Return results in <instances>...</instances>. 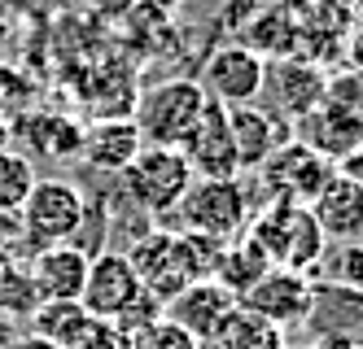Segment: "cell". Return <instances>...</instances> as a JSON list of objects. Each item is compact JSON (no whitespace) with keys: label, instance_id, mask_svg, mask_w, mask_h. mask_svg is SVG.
Segmentation results:
<instances>
[{"label":"cell","instance_id":"cell-1","mask_svg":"<svg viewBox=\"0 0 363 349\" xmlns=\"http://www.w3.org/2000/svg\"><path fill=\"white\" fill-rule=\"evenodd\" d=\"M245 236L272 258V266L302 271V275H315V266L324 258V245H328V236L320 231L315 219H311V210L294 205V201H267L263 210H254Z\"/></svg>","mask_w":363,"mask_h":349},{"label":"cell","instance_id":"cell-2","mask_svg":"<svg viewBox=\"0 0 363 349\" xmlns=\"http://www.w3.org/2000/svg\"><path fill=\"white\" fill-rule=\"evenodd\" d=\"M206 96L197 79H162L136 96V110L132 122L140 131L145 144H162V149H179L184 136L193 131V122L206 110Z\"/></svg>","mask_w":363,"mask_h":349},{"label":"cell","instance_id":"cell-3","mask_svg":"<svg viewBox=\"0 0 363 349\" xmlns=\"http://www.w3.org/2000/svg\"><path fill=\"white\" fill-rule=\"evenodd\" d=\"M175 214L184 223V231L193 236L237 240L254 219V205H250V193L241 179H193V188L175 205Z\"/></svg>","mask_w":363,"mask_h":349},{"label":"cell","instance_id":"cell-4","mask_svg":"<svg viewBox=\"0 0 363 349\" xmlns=\"http://www.w3.org/2000/svg\"><path fill=\"white\" fill-rule=\"evenodd\" d=\"M84 219H88V201L70 179H35L31 197L18 210L22 240H31L35 249L74 240L84 231Z\"/></svg>","mask_w":363,"mask_h":349},{"label":"cell","instance_id":"cell-5","mask_svg":"<svg viewBox=\"0 0 363 349\" xmlns=\"http://www.w3.org/2000/svg\"><path fill=\"white\" fill-rule=\"evenodd\" d=\"M123 193L140 214H171L184 193L193 188V171L184 162L179 149H162V144H145L136 153V162L123 175Z\"/></svg>","mask_w":363,"mask_h":349},{"label":"cell","instance_id":"cell-6","mask_svg":"<svg viewBox=\"0 0 363 349\" xmlns=\"http://www.w3.org/2000/svg\"><path fill=\"white\" fill-rule=\"evenodd\" d=\"M127 262H132L140 288H145L158 306H167L175 292H184V288L197 280L193 258H189V245H184V236H175V231L140 236L136 245L127 249Z\"/></svg>","mask_w":363,"mask_h":349},{"label":"cell","instance_id":"cell-7","mask_svg":"<svg viewBox=\"0 0 363 349\" xmlns=\"http://www.w3.org/2000/svg\"><path fill=\"white\" fill-rule=\"evenodd\" d=\"M258 179H263L267 197L272 201H294V205H311L315 201V193L337 175V166L328 162V157H320L315 149H306L302 140H284L263 166L254 171Z\"/></svg>","mask_w":363,"mask_h":349},{"label":"cell","instance_id":"cell-8","mask_svg":"<svg viewBox=\"0 0 363 349\" xmlns=\"http://www.w3.org/2000/svg\"><path fill=\"white\" fill-rule=\"evenodd\" d=\"M263 74H267V62L258 57L254 48L228 44V48H219V52L206 57L197 84L219 105H254L258 96H263Z\"/></svg>","mask_w":363,"mask_h":349},{"label":"cell","instance_id":"cell-9","mask_svg":"<svg viewBox=\"0 0 363 349\" xmlns=\"http://www.w3.org/2000/svg\"><path fill=\"white\" fill-rule=\"evenodd\" d=\"M179 153H184L193 179H241V162H237L232 131H228V110L219 101H206V110L184 136Z\"/></svg>","mask_w":363,"mask_h":349},{"label":"cell","instance_id":"cell-10","mask_svg":"<svg viewBox=\"0 0 363 349\" xmlns=\"http://www.w3.org/2000/svg\"><path fill=\"white\" fill-rule=\"evenodd\" d=\"M140 297H145V288H140V280L132 271V262H127V253H92L88 280H84V292H79V306L92 319L118 324Z\"/></svg>","mask_w":363,"mask_h":349},{"label":"cell","instance_id":"cell-11","mask_svg":"<svg viewBox=\"0 0 363 349\" xmlns=\"http://www.w3.org/2000/svg\"><path fill=\"white\" fill-rule=\"evenodd\" d=\"M311 302H315V284H311V275L284 271V266H272V271L241 297L245 310L272 319L276 328H289V324L311 319Z\"/></svg>","mask_w":363,"mask_h":349},{"label":"cell","instance_id":"cell-12","mask_svg":"<svg viewBox=\"0 0 363 349\" xmlns=\"http://www.w3.org/2000/svg\"><path fill=\"white\" fill-rule=\"evenodd\" d=\"M237 310V297L219 284V280H193L184 292H175V297L162 306V319L175 328H184L193 341H215V332L223 328V319Z\"/></svg>","mask_w":363,"mask_h":349},{"label":"cell","instance_id":"cell-13","mask_svg":"<svg viewBox=\"0 0 363 349\" xmlns=\"http://www.w3.org/2000/svg\"><path fill=\"white\" fill-rule=\"evenodd\" d=\"M294 140H302L306 149H315L320 157L337 166L342 157H350L359 144H363V122H359V110L350 105H337V101H320L306 118L294 122Z\"/></svg>","mask_w":363,"mask_h":349},{"label":"cell","instance_id":"cell-14","mask_svg":"<svg viewBox=\"0 0 363 349\" xmlns=\"http://www.w3.org/2000/svg\"><path fill=\"white\" fill-rule=\"evenodd\" d=\"M263 92L276 101L272 105V114L280 118H306L315 105L328 96V74L320 66H311V62H294V57H284V62H267V74H263Z\"/></svg>","mask_w":363,"mask_h":349},{"label":"cell","instance_id":"cell-15","mask_svg":"<svg viewBox=\"0 0 363 349\" xmlns=\"http://www.w3.org/2000/svg\"><path fill=\"white\" fill-rule=\"evenodd\" d=\"M88 262H92V253L79 249L74 240L35 249L31 262H27V275L35 284V297L40 302H79L84 280H88Z\"/></svg>","mask_w":363,"mask_h":349},{"label":"cell","instance_id":"cell-16","mask_svg":"<svg viewBox=\"0 0 363 349\" xmlns=\"http://www.w3.org/2000/svg\"><path fill=\"white\" fill-rule=\"evenodd\" d=\"M228 110V131H232V149H237L241 175H254L267 157L289 140V131L280 127V118L263 105H223Z\"/></svg>","mask_w":363,"mask_h":349},{"label":"cell","instance_id":"cell-17","mask_svg":"<svg viewBox=\"0 0 363 349\" xmlns=\"http://www.w3.org/2000/svg\"><path fill=\"white\" fill-rule=\"evenodd\" d=\"M306 210H311V219L320 223V231L328 240H337V245L363 240V183L346 179L342 171L320 188L315 201H311Z\"/></svg>","mask_w":363,"mask_h":349},{"label":"cell","instance_id":"cell-18","mask_svg":"<svg viewBox=\"0 0 363 349\" xmlns=\"http://www.w3.org/2000/svg\"><path fill=\"white\" fill-rule=\"evenodd\" d=\"M145 149L140 131L132 118H101L96 127L84 131V144H79V157L101 171V175H123L127 166L136 162V153Z\"/></svg>","mask_w":363,"mask_h":349},{"label":"cell","instance_id":"cell-19","mask_svg":"<svg viewBox=\"0 0 363 349\" xmlns=\"http://www.w3.org/2000/svg\"><path fill=\"white\" fill-rule=\"evenodd\" d=\"M267 271H272V258H267V253L241 231L237 240H228V245H223V258H219V266H215V280L241 302L245 292H250L258 280H263Z\"/></svg>","mask_w":363,"mask_h":349},{"label":"cell","instance_id":"cell-20","mask_svg":"<svg viewBox=\"0 0 363 349\" xmlns=\"http://www.w3.org/2000/svg\"><path fill=\"white\" fill-rule=\"evenodd\" d=\"M211 345L215 349H289V345H284V328H276L272 319L245 310L241 302H237V310L223 319V328L215 332Z\"/></svg>","mask_w":363,"mask_h":349},{"label":"cell","instance_id":"cell-21","mask_svg":"<svg viewBox=\"0 0 363 349\" xmlns=\"http://www.w3.org/2000/svg\"><path fill=\"white\" fill-rule=\"evenodd\" d=\"M31 319H35L31 332L48 336V341H57L62 349H70L74 341H79V332L92 324V314H88L79 302H40Z\"/></svg>","mask_w":363,"mask_h":349},{"label":"cell","instance_id":"cell-22","mask_svg":"<svg viewBox=\"0 0 363 349\" xmlns=\"http://www.w3.org/2000/svg\"><path fill=\"white\" fill-rule=\"evenodd\" d=\"M35 162L18 149H0V214H18L35 188Z\"/></svg>","mask_w":363,"mask_h":349},{"label":"cell","instance_id":"cell-23","mask_svg":"<svg viewBox=\"0 0 363 349\" xmlns=\"http://www.w3.org/2000/svg\"><path fill=\"white\" fill-rule=\"evenodd\" d=\"M18 131H31V136H40V153H44V157H70V153H79V144H84V131L74 127L70 118L35 114V118H27V122H18Z\"/></svg>","mask_w":363,"mask_h":349},{"label":"cell","instance_id":"cell-24","mask_svg":"<svg viewBox=\"0 0 363 349\" xmlns=\"http://www.w3.org/2000/svg\"><path fill=\"white\" fill-rule=\"evenodd\" d=\"M35 306H40V297H35L27 266H9L0 275V319H31Z\"/></svg>","mask_w":363,"mask_h":349},{"label":"cell","instance_id":"cell-25","mask_svg":"<svg viewBox=\"0 0 363 349\" xmlns=\"http://www.w3.org/2000/svg\"><path fill=\"white\" fill-rule=\"evenodd\" d=\"M132 349H201V341H193L184 328L167 324V319H158V324H149L145 332L132 336Z\"/></svg>","mask_w":363,"mask_h":349},{"label":"cell","instance_id":"cell-26","mask_svg":"<svg viewBox=\"0 0 363 349\" xmlns=\"http://www.w3.org/2000/svg\"><path fill=\"white\" fill-rule=\"evenodd\" d=\"M70 349H132V336H127L118 324H110V319H92Z\"/></svg>","mask_w":363,"mask_h":349},{"label":"cell","instance_id":"cell-27","mask_svg":"<svg viewBox=\"0 0 363 349\" xmlns=\"http://www.w3.org/2000/svg\"><path fill=\"white\" fill-rule=\"evenodd\" d=\"M337 284L363 292V240H346L337 253Z\"/></svg>","mask_w":363,"mask_h":349},{"label":"cell","instance_id":"cell-28","mask_svg":"<svg viewBox=\"0 0 363 349\" xmlns=\"http://www.w3.org/2000/svg\"><path fill=\"white\" fill-rule=\"evenodd\" d=\"M5 349H62V345L40 336V332H27V336H18V341H5Z\"/></svg>","mask_w":363,"mask_h":349},{"label":"cell","instance_id":"cell-29","mask_svg":"<svg viewBox=\"0 0 363 349\" xmlns=\"http://www.w3.org/2000/svg\"><path fill=\"white\" fill-rule=\"evenodd\" d=\"M337 171H342L346 179H354V183H363V144H359L350 157H342V162H337Z\"/></svg>","mask_w":363,"mask_h":349},{"label":"cell","instance_id":"cell-30","mask_svg":"<svg viewBox=\"0 0 363 349\" xmlns=\"http://www.w3.org/2000/svg\"><path fill=\"white\" fill-rule=\"evenodd\" d=\"M9 140H13V122L0 114V149H9Z\"/></svg>","mask_w":363,"mask_h":349},{"label":"cell","instance_id":"cell-31","mask_svg":"<svg viewBox=\"0 0 363 349\" xmlns=\"http://www.w3.org/2000/svg\"><path fill=\"white\" fill-rule=\"evenodd\" d=\"M350 62H354V74H363V35H359L354 48H350Z\"/></svg>","mask_w":363,"mask_h":349},{"label":"cell","instance_id":"cell-32","mask_svg":"<svg viewBox=\"0 0 363 349\" xmlns=\"http://www.w3.org/2000/svg\"><path fill=\"white\" fill-rule=\"evenodd\" d=\"M346 5H354V9H363V0H346Z\"/></svg>","mask_w":363,"mask_h":349},{"label":"cell","instance_id":"cell-33","mask_svg":"<svg viewBox=\"0 0 363 349\" xmlns=\"http://www.w3.org/2000/svg\"><path fill=\"white\" fill-rule=\"evenodd\" d=\"M359 122H363V105H359Z\"/></svg>","mask_w":363,"mask_h":349},{"label":"cell","instance_id":"cell-34","mask_svg":"<svg viewBox=\"0 0 363 349\" xmlns=\"http://www.w3.org/2000/svg\"><path fill=\"white\" fill-rule=\"evenodd\" d=\"M0 349H5V345H0Z\"/></svg>","mask_w":363,"mask_h":349}]
</instances>
